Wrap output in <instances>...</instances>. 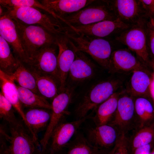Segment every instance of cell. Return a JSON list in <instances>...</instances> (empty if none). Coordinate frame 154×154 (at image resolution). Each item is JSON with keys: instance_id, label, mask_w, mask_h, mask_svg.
<instances>
[{"instance_id": "1", "label": "cell", "mask_w": 154, "mask_h": 154, "mask_svg": "<svg viewBox=\"0 0 154 154\" xmlns=\"http://www.w3.org/2000/svg\"><path fill=\"white\" fill-rule=\"evenodd\" d=\"M121 81L118 79H108L93 84L84 94L74 110L77 119L87 116L90 110H95L107 100L121 86Z\"/></svg>"}, {"instance_id": "2", "label": "cell", "mask_w": 154, "mask_h": 154, "mask_svg": "<svg viewBox=\"0 0 154 154\" xmlns=\"http://www.w3.org/2000/svg\"><path fill=\"white\" fill-rule=\"evenodd\" d=\"M64 32L77 50L88 54L100 65L108 70L113 52L110 41L105 38L90 37L67 31Z\"/></svg>"}, {"instance_id": "3", "label": "cell", "mask_w": 154, "mask_h": 154, "mask_svg": "<svg viewBox=\"0 0 154 154\" xmlns=\"http://www.w3.org/2000/svg\"><path fill=\"white\" fill-rule=\"evenodd\" d=\"M12 19L15 23L21 43L29 58L44 46L56 44V35L43 27L26 24Z\"/></svg>"}, {"instance_id": "4", "label": "cell", "mask_w": 154, "mask_h": 154, "mask_svg": "<svg viewBox=\"0 0 154 154\" xmlns=\"http://www.w3.org/2000/svg\"><path fill=\"white\" fill-rule=\"evenodd\" d=\"M117 18L106 0L95 1L80 10L59 21L67 25H86Z\"/></svg>"}, {"instance_id": "5", "label": "cell", "mask_w": 154, "mask_h": 154, "mask_svg": "<svg viewBox=\"0 0 154 154\" xmlns=\"http://www.w3.org/2000/svg\"><path fill=\"white\" fill-rule=\"evenodd\" d=\"M75 87L66 86L64 90L60 93L52 100L50 121L44 135L39 141L41 153L46 154L52 134L56 127L69 114L68 111L72 102Z\"/></svg>"}, {"instance_id": "6", "label": "cell", "mask_w": 154, "mask_h": 154, "mask_svg": "<svg viewBox=\"0 0 154 154\" xmlns=\"http://www.w3.org/2000/svg\"><path fill=\"white\" fill-rule=\"evenodd\" d=\"M145 17L116 35L115 40L135 52L146 66H151V60L147 44Z\"/></svg>"}, {"instance_id": "7", "label": "cell", "mask_w": 154, "mask_h": 154, "mask_svg": "<svg viewBox=\"0 0 154 154\" xmlns=\"http://www.w3.org/2000/svg\"><path fill=\"white\" fill-rule=\"evenodd\" d=\"M5 13L25 24L41 26L55 35L64 33L63 26L60 23L52 16L43 13L36 8H15L7 10Z\"/></svg>"}, {"instance_id": "8", "label": "cell", "mask_w": 154, "mask_h": 154, "mask_svg": "<svg viewBox=\"0 0 154 154\" xmlns=\"http://www.w3.org/2000/svg\"><path fill=\"white\" fill-rule=\"evenodd\" d=\"M56 44L44 46L29 58L30 69L38 73L51 76L59 83Z\"/></svg>"}, {"instance_id": "9", "label": "cell", "mask_w": 154, "mask_h": 154, "mask_svg": "<svg viewBox=\"0 0 154 154\" xmlns=\"http://www.w3.org/2000/svg\"><path fill=\"white\" fill-rule=\"evenodd\" d=\"M132 26L124 23L117 18L114 20L102 21L86 25H67L64 27V29L65 31L90 37L105 38L113 35H117Z\"/></svg>"}, {"instance_id": "10", "label": "cell", "mask_w": 154, "mask_h": 154, "mask_svg": "<svg viewBox=\"0 0 154 154\" xmlns=\"http://www.w3.org/2000/svg\"><path fill=\"white\" fill-rule=\"evenodd\" d=\"M56 39L58 49V66L60 93L64 91L66 87L69 72L75 59L76 49L65 32L56 35Z\"/></svg>"}, {"instance_id": "11", "label": "cell", "mask_w": 154, "mask_h": 154, "mask_svg": "<svg viewBox=\"0 0 154 154\" xmlns=\"http://www.w3.org/2000/svg\"><path fill=\"white\" fill-rule=\"evenodd\" d=\"M131 96H120L117 110L112 121L109 124L115 127L119 133H126L137 127L134 100Z\"/></svg>"}, {"instance_id": "12", "label": "cell", "mask_w": 154, "mask_h": 154, "mask_svg": "<svg viewBox=\"0 0 154 154\" xmlns=\"http://www.w3.org/2000/svg\"><path fill=\"white\" fill-rule=\"evenodd\" d=\"M91 116V114L84 118L74 121H62L55 128L52 134L47 153L48 154L61 153L63 150L67 147L71 139L76 133L81 125L86 120L92 118Z\"/></svg>"}, {"instance_id": "13", "label": "cell", "mask_w": 154, "mask_h": 154, "mask_svg": "<svg viewBox=\"0 0 154 154\" xmlns=\"http://www.w3.org/2000/svg\"><path fill=\"white\" fill-rule=\"evenodd\" d=\"M9 126L10 135L8 141L10 154H37L41 151L22 122L17 125Z\"/></svg>"}, {"instance_id": "14", "label": "cell", "mask_w": 154, "mask_h": 154, "mask_svg": "<svg viewBox=\"0 0 154 154\" xmlns=\"http://www.w3.org/2000/svg\"><path fill=\"white\" fill-rule=\"evenodd\" d=\"M117 18L133 25L147 16L141 0H106Z\"/></svg>"}, {"instance_id": "15", "label": "cell", "mask_w": 154, "mask_h": 154, "mask_svg": "<svg viewBox=\"0 0 154 154\" xmlns=\"http://www.w3.org/2000/svg\"><path fill=\"white\" fill-rule=\"evenodd\" d=\"M97 70L96 65L85 53L76 49L75 59L68 77V83L66 84L75 86V84L88 80L95 76Z\"/></svg>"}, {"instance_id": "16", "label": "cell", "mask_w": 154, "mask_h": 154, "mask_svg": "<svg viewBox=\"0 0 154 154\" xmlns=\"http://www.w3.org/2000/svg\"><path fill=\"white\" fill-rule=\"evenodd\" d=\"M0 36L11 45L15 56L27 64L29 58L23 46L15 23L5 13L0 17Z\"/></svg>"}, {"instance_id": "17", "label": "cell", "mask_w": 154, "mask_h": 154, "mask_svg": "<svg viewBox=\"0 0 154 154\" xmlns=\"http://www.w3.org/2000/svg\"><path fill=\"white\" fill-rule=\"evenodd\" d=\"M121 135L115 127L108 124L89 128L86 138L99 149L108 150L114 147Z\"/></svg>"}, {"instance_id": "18", "label": "cell", "mask_w": 154, "mask_h": 154, "mask_svg": "<svg viewBox=\"0 0 154 154\" xmlns=\"http://www.w3.org/2000/svg\"><path fill=\"white\" fill-rule=\"evenodd\" d=\"M146 66L130 50L120 49L113 52L108 70L111 73L121 72L135 70H145Z\"/></svg>"}, {"instance_id": "19", "label": "cell", "mask_w": 154, "mask_h": 154, "mask_svg": "<svg viewBox=\"0 0 154 154\" xmlns=\"http://www.w3.org/2000/svg\"><path fill=\"white\" fill-rule=\"evenodd\" d=\"M94 1L92 0H42L40 2L50 11L51 15L60 23L59 21L61 19L80 10Z\"/></svg>"}, {"instance_id": "20", "label": "cell", "mask_w": 154, "mask_h": 154, "mask_svg": "<svg viewBox=\"0 0 154 154\" xmlns=\"http://www.w3.org/2000/svg\"><path fill=\"white\" fill-rule=\"evenodd\" d=\"M49 110L41 108H29L24 112L30 133L40 148L38 135L40 132L46 130L48 126L51 114Z\"/></svg>"}, {"instance_id": "21", "label": "cell", "mask_w": 154, "mask_h": 154, "mask_svg": "<svg viewBox=\"0 0 154 154\" xmlns=\"http://www.w3.org/2000/svg\"><path fill=\"white\" fill-rule=\"evenodd\" d=\"M0 92L11 104L14 110L20 115L25 126L29 131V125L25 117L24 111L19 100L17 86L9 76L0 70Z\"/></svg>"}, {"instance_id": "22", "label": "cell", "mask_w": 154, "mask_h": 154, "mask_svg": "<svg viewBox=\"0 0 154 154\" xmlns=\"http://www.w3.org/2000/svg\"><path fill=\"white\" fill-rule=\"evenodd\" d=\"M122 92H116L96 109L95 115L92 117L96 126L109 124L116 111L119 98Z\"/></svg>"}, {"instance_id": "23", "label": "cell", "mask_w": 154, "mask_h": 154, "mask_svg": "<svg viewBox=\"0 0 154 154\" xmlns=\"http://www.w3.org/2000/svg\"><path fill=\"white\" fill-rule=\"evenodd\" d=\"M151 78L146 71L139 70L133 71L129 90L131 95L133 97L147 98L150 96Z\"/></svg>"}, {"instance_id": "24", "label": "cell", "mask_w": 154, "mask_h": 154, "mask_svg": "<svg viewBox=\"0 0 154 154\" xmlns=\"http://www.w3.org/2000/svg\"><path fill=\"white\" fill-rule=\"evenodd\" d=\"M134 105L137 123L136 129L149 125L154 121L153 104L147 98L137 97L134 100Z\"/></svg>"}, {"instance_id": "25", "label": "cell", "mask_w": 154, "mask_h": 154, "mask_svg": "<svg viewBox=\"0 0 154 154\" xmlns=\"http://www.w3.org/2000/svg\"><path fill=\"white\" fill-rule=\"evenodd\" d=\"M31 70L36 78L37 89L40 95L46 99L53 100L60 93L59 83L55 78Z\"/></svg>"}, {"instance_id": "26", "label": "cell", "mask_w": 154, "mask_h": 154, "mask_svg": "<svg viewBox=\"0 0 154 154\" xmlns=\"http://www.w3.org/2000/svg\"><path fill=\"white\" fill-rule=\"evenodd\" d=\"M20 102L23 107L41 108L51 110V104L47 99L27 88L17 86Z\"/></svg>"}, {"instance_id": "27", "label": "cell", "mask_w": 154, "mask_h": 154, "mask_svg": "<svg viewBox=\"0 0 154 154\" xmlns=\"http://www.w3.org/2000/svg\"><path fill=\"white\" fill-rule=\"evenodd\" d=\"M24 64L20 60L15 70L11 74L8 75L12 80L16 81L20 86L29 89L39 95L37 89L36 78L29 68Z\"/></svg>"}, {"instance_id": "28", "label": "cell", "mask_w": 154, "mask_h": 154, "mask_svg": "<svg viewBox=\"0 0 154 154\" xmlns=\"http://www.w3.org/2000/svg\"><path fill=\"white\" fill-rule=\"evenodd\" d=\"M128 142L131 154L136 149L154 142V121L151 124L135 129Z\"/></svg>"}, {"instance_id": "29", "label": "cell", "mask_w": 154, "mask_h": 154, "mask_svg": "<svg viewBox=\"0 0 154 154\" xmlns=\"http://www.w3.org/2000/svg\"><path fill=\"white\" fill-rule=\"evenodd\" d=\"M19 61L13 55L9 44L0 36V70L10 75L16 69Z\"/></svg>"}, {"instance_id": "30", "label": "cell", "mask_w": 154, "mask_h": 154, "mask_svg": "<svg viewBox=\"0 0 154 154\" xmlns=\"http://www.w3.org/2000/svg\"><path fill=\"white\" fill-rule=\"evenodd\" d=\"M66 147V154H97L100 150L91 144L81 133L77 134Z\"/></svg>"}, {"instance_id": "31", "label": "cell", "mask_w": 154, "mask_h": 154, "mask_svg": "<svg viewBox=\"0 0 154 154\" xmlns=\"http://www.w3.org/2000/svg\"><path fill=\"white\" fill-rule=\"evenodd\" d=\"M15 110L11 104L0 92V118L9 125H16L21 122L15 116Z\"/></svg>"}, {"instance_id": "32", "label": "cell", "mask_w": 154, "mask_h": 154, "mask_svg": "<svg viewBox=\"0 0 154 154\" xmlns=\"http://www.w3.org/2000/svg\"><path fill=\"white\" fill-rule=\"evenodd\" d=\"M0 4L7 10L20 7H31L43 10L51 15L50 11L48 8L37 0H0Z\"/></svg>"}, {"instance_id": "33", "label": "cell", "mask_w": 154, "mask_h": 154, "mask_svg": "<svg viewBox=\"0 0 154 154\" xmlns=\"http://www.w3.org/2000/svg\"><path fill=\"white\" fill-rule=\"evenodd\" d=\"M147 47L149 54L154 61V17L147 16L145 18Z\"/></svg>"}, {"instance_id": "34", "label": "cell", "mask_w": 154, "mask_h": 154, "mask_svg": "<svg viewBox=\"0 0 154 154\" xmlns=\"http://www.w3.org/2000/svg\"><path fill=\"white\" fill-rule=\"evenodd\" d=\"M115 146L114 154H131L128 138L124 134H121L120 135Z\"/></svg>"}, {"instance_id": "35", "label": "cell", "mask_w": 154, "mask_h": 154, "mask_svg": "<svg viewBox=\"0 0 154 154\" xmlns=\"http://www.w3.org/2000/svg\"><path fill=\"white\" fill-rule=\"evenodd\" d=\"M147 16L154 17V0H141Z\"/></svg>"}, {"instance_id": "36", "label": "cell", "mask_w": 154, "mask_h": 154, "mask_svg": "<svg viewBox=\"0 0 154 154\" xmlns=\"http://www.w3.org/2000/svg\"><path fill=\"white\" fill-rule=\"evenodd\" d=\"M154 144V142L135 149L131 154H150Z\"/></svg>"}, {"instance_id": "37", "label": "cell", "mask_w": 154, "mask_h": 154, "mask_svg": "<svg viewBox=\"0 0 154 154\" xmlns=\"http://www.w3.org/2000/svg\"><path fill=\"white\" fill-rule=\"evenodd\" d=\"M7 140L5 137L0 135V154H10Z\"/></svg>"}, {"instance_id": "38", "label": "cell", "mask_w": 154, "mask_h": 154, "mask_svg": "<svg viewBox=\"0 0 154 154\" xmlns=\"http://www.w3.org/2000/svg\"><path fill=\"white\" fill-rule=\"evenodd\" d=\"M151 67L153 72L151 78V82L149 87L150 95L153 101V104L154 108V61L151 60Z\"/></svg>"}, {"instance_id": "39", "label": "cell", "mask_w": 154, "mask_h": 154, "mask_svg": "<svg viewBox=\"0 0 154 154\" xmlns=\"http://www.w3.org/2000/svg\"><path fill=\"white\" fill-rule=\"evenodd\" d=\"M115 149V145L112 149L108 150H100L97 154H114Z\"/></svg>"}, {"instance_id": "40", "label": "cell", "mask_w": 154, "mask_h": 154, "mask_svg": "<svg viewBox=\"0 0 154 154\" xmlns=\"http://www.w3.org/2000/svg\"><path fill=\"white\" fill-rule=\"evenodd\" d=\"M150 154H154V144Z\"/></svg>"}, {"instance_id": "41", "label": "cell", "mask_w": 154, "mask_h": 154, "mask_svg": "<svg viewBox=\"0 0 154 154\" xmlns=\"http://www.w3.org/2000/svg\"><path fill=\"white\" fill-rule=\"evenodd\" d=\"M37 154H42L41 153V152L40 151H39V152H38ZM60 154H61V153Z\"/></svg>"}]
</instances>
